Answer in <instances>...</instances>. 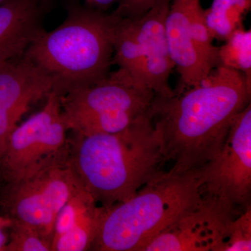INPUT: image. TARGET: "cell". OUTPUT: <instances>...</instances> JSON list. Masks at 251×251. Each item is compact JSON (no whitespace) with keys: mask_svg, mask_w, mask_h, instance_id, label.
<instances>
[{"mask_svg":"<svg viewBox=\"0 0 251 251\" xmlns=\"http://www.w3.org/2000/svg\"><path fill=\"white\" fill-rule=\"evenodd\" d=\"M251 77L220 64L196 87L171 98L156 95L153 126L172 171H195L213 159L234 119L251 103Z\"/></svg>","mask_w":251,"mask_h":251,"instance_id":"obj_1","label":"cell"},{"mask_svg":"<svg viewBox=\"0 0 251 251\" xmlns=\"http://www.w3.org/2000/svg\"><path fill=\"white\" fill-rule=\"evenodd\" d=\"M69 162L81 186L100 206L129 199L163 171L165 163L151 110L118 133L74 135Z\"/></svg>","mask_w":251,"mask_h":251,"instance_id":"obj_2","label":"cell"},{"mask_svg":"<svg viewBox=\"0 0 251 251\" xmlns=\"http://www.w3.org/2000/svg\"><path fill=\"white\" fill-rule=\"evenodd\" d=\"M120 18L113 12L72 5L62 24L44 31L23 56L52 79L60 97L98 83L110 75Z\"/></svg>","mask_w":251,"mask_h":251,"instance_id":"obj_3","label":"cell"},{"mask_svg":"<svg viewBox=\"0 0 251 251\" xmlns=\"http://www.w3.org/2000/svg\"><path fill=\"white\" fill-rule=\"evenodd\" d=\"M202 196L198 170L161 171L127 201L102 206L90 251H143Z\"/></svg>","mask_w":251,"mask_h":251,"instance_id":"obj_4","label":"cell"},{"mask_svg":"<svg viewBox=\"0 0 251 251\" xmlns=\"http://www.w3.org/2000/svg\"><path fill=\"white\" fill-rule=\"evenodd\" d=\"M156 94L121 69L98 83L61 96L63 120L74 135L115 133L150 112Z\"/></svg>","mask_w":251,"mask_h":251,"instance_id":"obj_5","label":"cell"},{"mask_svg":"<svg viewBox=\"0 0 251 251\" xmlns=\"http://www.w3.org/2000/svg\"><path fill=\"white\" fill-rule=\"evenodd\" d=\"M63 120L60 95L52 91L42 110L17 126L0 158L8 183L19 181L69 157L70 138Z\"/></svg>","mask_w":251,"mask_h":251,"instance_id":"obj_6","label":"cell"},{"mask_svg":"<svg viewBox=\"0 0 251 251\" xmlns=\"http://www.w3.org/2000/svg\"><path fill=\"white\" fill-rule=\"evenodd\" d=\"M81 188L68 157L30 176L8 183L1 197L3 216L36 229L52 244L59 211Z\"/></svg>","mask_w":251,"mask_h":251,"instance_id":"obj_7","label":"cell"},{"mask_svg":"<svg viewBox=\"0 0 251 251\" xmlns=\"http://www.w3.org/2000/svg\"><path fill=\"white\" fill-rule=\"evenodd\" d=\"M198 172L203 194L234 209L251 205V103L234 119L219 153Z\"/></svg>","mask_w":251,"mask_h":251,"instance_id":"obj_8","label":"cell"},{"mask_svg":"<svg viewBox=\"0 0 251 251\" xmlns=\"http://www.w3.org/2000/svg\"><path fill=\"white\" fill-rule=\"evenodd\" d=\"M236 210L203 194L197 205L157 235L143 251H221Z\"/></svg>","mask_w":251,"mask_h":251,"instance_id":"obj_9","label":"cell"},{"mask_svg":"<svg viewBox=\"0 0 251 251\" xmlns=\"http://www.w3.org/2000/svg\"><path fill=\"white\" fill-rule=\"evenodd\" d=\"M54 90V82L23 56L0 64V158L10 135L31 104Z\"/></svg>","mask_w":251,"mask_h":251,"instance_id":"obj_10","label":"cell"},{"mask_svg":"<svg viewBox=\"0 0 251 251\" xmlns=\"http://www.w3.org/2000/svg\"><path fill=\"white\" fill-rule=\"evenodd\" d=\"M172 0H157L146 14L135 20L143 50L140 81L158 97L171 98L169 84L175 64L167 40L166 20Z\"/></svg>","mask_w":251,"mask_h":251,"instance_id":"obj_11","label":"cell"},{"mask_svg":"<svg viewBox=\"0 0 251 251\" xmlns=\"http://www.w3.org/2000/svg\"><path fill=\"white\" fill-rule=\"evenodd\" d=\"M196 0H172L166 20L167 40L175 67L179 74L177 91L196 87L213 69L206 62L193 39L191 13Z\"/></svg>","mask_w":251,"mask_h":251,"instance_id":"obj_12","label":"cell"},{"mask_svg":"<svg viewBox=\"0 0 251 251\" xmlns=\"http://www.w3.org/2000/svg\"><path fill=\"white\" fill-rule=\"evenodd\" d=\"M54 0H9L0 4V64L20 57L46 30Z\"/></svg>","mask_w":251,"mask_h":251,"instance_id":"obj_13","label":"cell"},{"mask_svg":"<svg viewBox=\"0 0 251 251\" xmlns=\"http://www.w3.org/2000/svg\"><path fill=\"white\" fill-rule=\"evenodd\" d=\"M251 9V0H213L210 7L204 10L212 40L226 41L234 31L244 28V18Z\"/></svg>","mask_w":251,"mask_h":251,"instance_id":"obj_14","label":"cell"},{"mask_svg":"<svg viewBox=\"0 0 251 251\" xmlns=\"http://www.w3.org/2000/svg\"><path fill=\"white\" fill-rule=\"evenodd\" d=\"M113 46V64L142 82L143 50L135 19L120 18L114 35Z\"/></svg>","mask_w":251,"mask_h":251,"instance_id":"obj_15","label":"cell"},{"mask_svg":"<svg viewBox=\"0 0 251 251\" xmlns=\"http://www.w3.org/2000/svg\"><path fill=\"white\" fill-rule=\"evenodd\" d=\"M102 206H97L82 216L65 233L52 239L51 251H90L94 242Z\"/></svg>","mask_w":251,"mask_h":251,"instance_id":"obj_16","label":"cell"},{"mask_svg":"<svg viewBox=\"0 0 251 251\" xmlns=\"http://www.w3.org/2000/svg\"><path fill=\"white\" fill-rule=\"evenodd\" d=\"M221 65L251 75V31L237 29L219 48Z\"/></svg>","mask_w":251,"mask_h":251,"instance_id":"obj_17","label":"cell"},{"mask_svg":"<svg viewBox=\"0 0 251 251\" xmlns=\"http://www.w3.org/2000/svg\"><path fill=\"white\" fill-rule=\"evenodd\" d=\"M5 251H51V241L30 226L12 222Z\"/></svg>","mask_w":251,"mask_h":251,"instance_id":"obj_18","label":"cell"},{"mask_svg":"<svg viewBox=\"0 0 251 251\" xmlns=\"http://www.w3.org/2000/svg\"><path fill=\"white\" fill-rule=\"evenodd\" d=\"M251 251V208L248 206L229 224L221 251Z\"/></svg>","mask_w":251,"mask_h":251,"instance_id":"obj_19","label":"cell"},{"mask_svg":"<svg viewBox=\"0 0 251 251\" xmlns=\"http://www.w3.org/2000/svg\"><path fill=\"white\" fill-rule=\"evenodd\" d=\"M157 0H119L112 12L122 18L137 19L151 9Z\"/></svg>","mask_w":251,"mask_h":251,"instance_id":"obj_20","label":"cell"},{"mask_svg":"<svg viewBox=\"0 0 251 251\" xmlns=\"http://www.w3.org/2000/svg\"><path fill=\"white\" fill-rule=\"evenodd\" d=\"M12 221L4 216H0V251H5L9 242V231Z\"/></svg>","mask_w":251,"mask_h":251,"instance_id":"obj_21","label":"cell"},{"mask_svg":"<svg viewBox=\"0 0 251 251\" xmlns=\"http://www.w3.org/2000/svg\"><path fill=\"white\" fill-rule=\"evenodd\" d=\"M87 6L94 9L107 11L114 4H117L119 0H85Z\"/></svg>","mask_w":251,"mask_h":251,"instance_id":"obj_22","label":"cell"},{"mask_svg":"<svg viewBox=\"0 0 251 251\" xmlns=\"http://www.w3.org/2000/svg\"><path fill=\"white\" fill-rule=\"evenodd\" d=\"M8 1H9V0H0V4H4V3Z\"/></svg>","mask_w":251,"mask_h":251,"instance_id":"obj_23","label":"cell"}]
</instances>
